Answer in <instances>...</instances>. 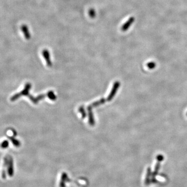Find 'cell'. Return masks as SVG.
I'll return each mask as SVG.
<instances>
[{
    "label": "cell",
    "mask_w": 187,
    "mask_h": 187,
    "mask_svg": "<svg viewBox=\"0 0 187 187\" xmlns=\"http://www.w3.org/2000/svg\"><path fill=\"white\" fill-rule=\"evenodd\" d=\"M8 146H9V142L7 140L3 141L1 144V147L3 149H6L8 148Z\"/></svg>",
    "instance_id": "5bb4252c"
},
{
    "label": "cell",
    "mask_w": 187,
    "mask_h": 187,
    "mask_svg": "<svg viewBox=\"0 0 187 187\" xmlns=\"http://www.w3.org/2000/svg\"><path fill=\"white\" fill-rule=\"evenodd\" d=\"M7 163H8V158L7 157H5L4 159V164H3V168L2 170V177L3 179H5L6 177V167L7 166Z\"/></svg>",
    "instance_id": "ba28073f"
},
{
    "label": "cell",
    "mask_w": 187,
    "mask_h": 187,
    "mask_svg": "<svg viewBox=\"0 0 187 187\" xmlns=\"http://www.w3.org/2000/svg\"><path fill=\"white\" fill-rule=\"evenodd\" d=\"M186 116H187V113H186Z\"/></svg>",
    "instance_id": "2e32d148"
},
{
    "label": "cell",
    "mask_w": 187,
    "mask_h": 187,
    "mask_svg": "<svg viewBox=\"0 0 187 187\" xmlns=\"http://www.w3.org/2000/svg\"><path fill=\"white\" fill-rule=\"evenodd\" d=\"M147 66L149 69H154L155 68L156 64L154 62H153V61L149 62L147 64Z\"/></svg>",
    "instance_id": "4fadbf2b"
},
{
    "label": "cell",
    "mask_w": 187,
    "mask_h": 187,
    "mask_svg": "<svg viewBox=\"0 0 187 187\" xmlns=\"http://www.w3.org/2000/svg\"><path fill=\"white\" fill-rule=\"evenodd\" d=\"M42 55L46 62L47 66L49 67H51L52 65V63L50 60V56L48 50L47 49H44L42 51Z\"/></svg>",
    "instance_id": "5b68a950"
},
{
    "label": "cell",
    "mask_w": 187,
    "mask_h": 187,
    "mask_svg": "<svg viewBox=\"0 0 187 187\" xmlns=\"http://www.w3.org/2000/svg\"><path fill=\"white\" fill-rule=\"evenodd\" d=\"M135 17H130L126 23H125L123 26L121 27V30L122 31H126L132 26V25L135 22Z\"/></svg>",
    "instance_id": "277c9868"
},
{
    "label": "cell",
    "mask_w": 187,
    "mask_h": 187,
    "mask_svg": "<svg viewBox=\"0 0 187 187\" xmlns=\"http://www.w3.org/2000/svg\"><path fill=\"white\" fill-rule=\"evenodd\" d=\"M48 97L51 100H55L56 99V96L54 92L53 91H49L47 92Z\"/></svg>",
    "instance_id": "30bf717a"
},
{
    "label": "cell",
    "mask_w": 187,
    "mask_h": 187,
    "mask_svg": "<svg viewBox=\"0 0 187 187\" xmlns=\"http://www.w3.org/2000/svg\"><path fill=\"white\" fill-rule=\"evenodd\" d=\"M79 111H80V112L81 113L82 118L83 119L85 118V117H86V113L85 112V109L84 108V107H83V106H81L79 108Z\"/></svg>",
    "instance_id": "8fae6325"
},
{
    "label": "cell",
    "mask_w": 187,
    "mask_h": 187,
    "mask_svg": "<svg viewBox=\"0 0 187 187\" xmlns=\"http://www.w3.org/2000/svg\"><path fill=\"white\" fill-rule=\"evenodd\" d=\"M8 138L12 141V143L14 145V146L16 147H20L21 143L18 140L15 139L14 137H8Z\"/></svg>",
    "instance_id": "9c48e42d"
},
{
    "label": "cell",
    "mask_w": 187,
    "mask_h": 187,
    "mask_svg": "<svg viewBox=\"0 0 187 187\" xmlns=\"http://www.w3.org/2000/svg\"><path fill=\"white\" fill-rule=\"evenodd\" d=\"M120 86V83L118 81H117L114 83V85L113 86L112 90H111V91L109 95L108 96V97L107 98L108 101H111L112 100V99L114 98V97L115 96Z\"/></svg>",
    "instance_id": "7a4b0ae2"
},
{
    "label": "cell",
    "mask_w": 187,
    "mask_h": 187,
    "mask_svg": "<svg viewBox=\"0 0 187 187\" xmlns=\"http://www.w3.org/2000/svg\"><path fill=\"white\" fill-rule=\"evenodd\" d=\"M88 14H89V16H90L91 18H94L96 15L95 10L94 9H93V8H90L89 10Z\"/></svg>",
    "instance_id": "7c38bea8"
},
{
    "label": "cell",
    "mask_w": 187,
    "mask_h": 187,
    "mask_svg": "<svg viewBox=\"0 0 187 187\" xmlns=\"http://www.w3.org/2000/svg\"><path fill=\"white\" fill-rule=\"evenodd\" d=\"M7 174L8 175L12 177L13 176L14 174V163L13 160L11 157H9L8 158V163H7Z\"/></svg>",
    "instance_id": "3957f363"
},
{
    "label": "cell",
    "mask_w": 187,
    "mask_h": 187,
    "mask_svg": "<svg viewBox=\"0 0 187 187\" xmlns=\"http://www.w3.org/2000/svg\"><path fill=\"white\" fill-rule=\"evenodd\" d=\"M68 179V178L67 174L65 173H62L61 177V180L59 184L60 187H65V182L67 181Z\"/></svg>",
    "instance_id": "52a82bcc"
},
{
    "label": "cell",
    "mask_w": 187,
    "mask_h": 187,
    "mask_svg": "<svg viewBox=\"0 0 187 187\" xmlns=\"http://www.w3.org/2000/svg\"><path fill=\"white\" fill-rule=\"evenodd\" d=\"M21 30L24 33L25 39L27 40H29L31 38L30 32L29 30V28L26 25H23L21 27Z\"/></svg>",
    "instance_id": "8992f818"
},
{
    "label": "cell",
    "mask_w": 187,
    "mask_h": 187,
    "mask_svg": "<svg viewBox=\"0 0 187 187\" xmlns=\"http://www.w3.org/2000/svg\"><path fill=\"white\" fill-rule=\"evenodd\" d=\"M31 88V85L30 83H27L26 84V85L25 86V88L24 89L19 93L16 94L14 95V96H13L11 98H10V100L12 101H14L15 100H16L17 99H18L20 97L22 96H27V95L29 94V90Z\"/></svg>",
    "instance_id": "6da1fadb"
},
{
    "label": "cell",
    "mask_w": 187,
    "mask_h": 187,
    "mask_svg": "<svg viewBox=\"0 0 187 187\" xmlns=\"http://www.w3.org/2000/svg\"><path fill=\"white\" fill-rule=\"evenodd\" d=\"M157 159L158 161L161 162V161H163V159H164V157H163V156L162 155L160 154V155H158V156H157Z\"/></svg>",
    "instance_id": "9a60e30c"
}]
</instances>
